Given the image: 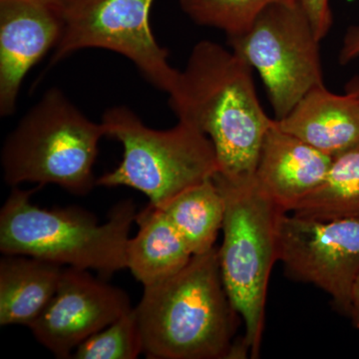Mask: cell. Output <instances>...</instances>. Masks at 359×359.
<instances>
[{"label": "cell", "mask_w": 359, "mask_h": 359, "mask_svg": "<svg viewBox=\"0 0 359 359\" xmlns=\"http://www.w3.org/2000/svg\"><path fill=\"white\" fill-rule=\"evenodd\" d=\"M135 222L139 230L129 240L127 269L144 287L166 280L185 268L193 254L162 209L149 204L136 215Z\"/></svg>", "instance_id": "cell-15"}, {"label": "cell", "mask_w": 359, "mask_h": 359, "mask_svg": "<svg viewBox=\"0 0 359 359\" xmlns=\"http://www.w3.org/2000/svg\"><path fill=\"white\" fill-rule=\"evenodd\" d=\"M359 57V25L347 28L342 45L340 47L339 61L340 65H346Z\"/></svg>", "instance_id": "cell-21"}, {"label": "cell", "mask_w": 359, "mask_h": 359, "mask_svg": "<svg viewBox=\"0 0 359 359\" xmlns=\"http://www.w3.org/2000/svg\"><path fill=\"white\" fill-rule=\"evenodd\" d=\"M224 201L219 266L231 306L245 325L243 337L252 358H259L266 295L278 261V222L283 212L256 177L230 181L214 177Z\"/></svg>", "instance_id": "cell-5"}, {"label": "cell", "mask_w": 359, "mask_h": 359, "mask_svg": "<svg viewBox=\"0 0 359 359\" xmlns=\"http://www.w3.org/2000/svg\"><path fill=\"white\" fill-rule=\"evenodd\" d=\"M318 39L323 40L334 23L330 0H299Z\"/></svg>", "instance_id": "cell-20"}, {"label": "cell", "mask_w": 359, "mask_h": 359, "mask_svg": "<svg viewBox=\"0 0 359 359\" xmlns=\"http://www.w3.org/2000/svg\"><path fill=\"white\" fill-rule=\"evenodd\" d=\"M102 122L91 121L60 89L49 88L9 133L1 151L4 181L57 185L73 195L93 190Z\"/></svg>", "instance_id": "cell-4"}, {"label": "cell", "mask_w": 359, "mask_h": 359, "mask_svg": "<svg viewBox=\"0 0 359 359\" xmlns=\"http://www.w3.org/2000/svg\"><path fill=\"white\" fill-rule=\"evenodd\" d=\"M63 268L36 257L4 255L0 261V325L29 327L55 294Z\"/></svg>", "instance_id": "cell-14"}, {"label": "cell", "mask_w": 359, "mask_h": 359, "mask_svg": "<svg viewBox=\"0 0 359 359\" xmlns=\"http://www.w3.org/2000/svg\"><path fill=\"white\" fill-rule=\"evenodd\" d=\"M101 122L106 137L122 144L123 158L114 170L97 178V186L129 187L163 209L219 172L211 140L188 123L178 120L171 129L150 128L127 106L106 110Z\"/></svg>", "instance_id": "cell-6"}, {"label": "cell", "mask_w": 359, "mask_h": 359, "mask_svg": "<svg viewBox=\"0 0 359 359\" xmlns=\"http://www.w3.org/2000/svg\"><path fill=\"white\" fill-rule=\"evenodd\" d=\"M346 93L351 94L359 102V75L351 77L344 86Z\"/></svg>", "instance_id": "cell-23"}, {"label": "cell", "mask_w": 359, "mask_h": 359, "mask_svg": "<svg viewBox=\"0 0 359 359\" xmlns=\"http://www.w3.org/2000/svg\"><path fill=\"white\" fill-rule=\"evenodd\" d=\"M276 1L280 0H178L194 23L222 30L226 39L244 34L262 11Z\"/></svg>", "instance_id": "cell-18"}, {"label": "cell", "mask_w": 359, "mask_h": 359, "mask_svg": "<svg viewBox=\"0 0 359 359\" xmlns=\"http://www.w3.org/2000/svg\"><path fill=\"white\" fill-rule=\"evenodd\" d=\"M334 158L278 128L275 122L264 135L255 177L283 212L325 179Z\"/></svg>", "instance_id": "cell-12"}, {"label": "cell", "mask_w": 359, "mask_h": 359, "mask_svg": "<svg viewBox=\"0 0 359 359\" xmlns=\"http://www.w3.org/2000/svg\"><path fill=\"white\" fill-rule=\"evenodd\" d=\"M135 311L148 358L228 359L238 314L224 289L219 248L144 287Z\"/></svg>", "instance_id": "cell-2"}, {"label": "cell", "mask_w": 359, "mask_h": 359, "mask_svg": "<svg viewBox=\"0 0 359 359\" xmlns=\"http://www.w3.org/2000/svg\"><path fill=\"white\" fill-rule=\"evenodd\" d=\"M347 316L353 321V327L359 330V275L354 282L353 292H351V304H349Z\"/></svg>", "instance_id": "cell-22"}, {"label": "cell", "mask_w": 359, "mask_h": 359, "mask_svg": "<svg viewBox=\"0 0 359 359\" xmlns=\"http://www.w3.org/2000/svg\"><path fill=\"white\" fill-rule=\"evenodd\" d=\"M304 218H359V147L337 156L316 190L292 208Z\"/></svg>", "instance_id": "cell-17"}, {"label": "cell", "mask_w": 359, "mask_h": 359, "mask_svg": "<svg viewBox=\"0 0 359 359\" xmlns=\"http://www.w3.org/2000/svg\"><path fill=\"white\" fill-rule=\"evenodd\" d=\"M229 47L259 73L276 120L311 89L325 85L320 42L299 0L269 4Z\"/></svg>", "instance_id": "cell-7"}, {"label": "cell", "mask_w": 359, "mask_h": 359, "mask_svg": "<svg viewBox=\"0 0 359 359\" xmlns=\"http://www.w3.org/2000/svg\"><path fill=\"white\" fill-rule=\"evenodd\" d=\"M169 105L180 121L211 140L219 175L235 182L255 177L264 135L275 119L259 103L252 68L235 51L211 40L198 42Z\"/></svg>", "instance_id": "cell-1"}, {"label": "cell", "mask_w": 359, "mask_h": 359, "mask_svg": "<svg viewBox=\"0 0 359 359\" xmlns=\"http://www.w3.org/2000/svg\"><path fill=\"white\" fill-rule=\"evenodd\" d=\"M278 261L292 280L323 290L335 308L348 313L359 275V218L318 219L283 212Z\"/></svg>", "instance_id": "cell-9"}, {"label": "cell", "mask_w": 359, "mask_h": 359, "mask_svg": "<svg viewBox=\"0 0 359 359\" xmlns=\"http://www.w3.org/2000/svg\"><path fill=\"white\" fill-rule=\"evenodd\" d=\"M143 353V342L135 308L75 349V359H135Z\"/></svg>", "instance_id": "cell-19"}, {"label": "cell", "mask_w": 359, "mask_h": 359, "mask_svg": "<svg viewBox=\"0 0 359 359\" xmlns=\"http://www.w3.org/2000/svg\"><path fill=\"white\" fill-rule=\"evenodd\" d=\"M214 177L187 189L162 209L193 256L214 249L223 226L224 201Z\"/></svg>", "instance_id": "cell-16"}, {"label": "cell", "mask_w": 359, "mask_h": 359, "mask_svg": "<svg viewBox=\"0 0 359 359\" xmlns=\"http://www.w3.org/2000/svg\"><path fill=\"white\" fill-rule=\"evenodd\" d=\"M132 309L124 290L88 269L63 268L57 290L29 325L37 341L58 358H70L82 342Z\"/></svg>", "instance_id": "cell-10"}, {"label": "cell", "mask_w": 359, "mask_h": 359, "mask_svg": "<svg viewBox=\"0 0 359 359\" xmlns=\"http://www.w3.org/2000/svg\"><path fill=\"white\" fill-rule=\"evenodd\" d=\"M65 32L58 0H0V115L14 114L33 66L57 46Z\"/></svg>", "instance_id": "cell-11"}, {"label": "cell", "mask_w": 359, "mask_h": 359, "mask_svg": "<svg viewBox=\"0 0 359 359\" xmlns=\"http://www.w3.org/2000/svg\"><path fill=\"white\" fill-rule=\"evenodd\" d=\"M278 128L332 158L359 147V102L351 94L330 92L325 85L311 89Z\"/></svg>", "instance_id": "cell-13"}, {"label": "cell", "mask_w": 359, "mask_h": 359, "mask_svg": "<svg viewBox=\"0 0 359 359\" xmlns=\"http://www.w3.org/2000/svg\"><path fill=\"white\" fill-rule=\"evenodd\" d=\"M32 191L13 187L0 211V250L63 266L93 269L111 276L127 269V248L136 219L133 201L113 208L108 221L99 224L80 208L41 209L32 202Z\"/></svg>", "instance_id": "cell-3"}, {"label": "cell", "mask_w": 359, "mask_h": 359, "mask_svg": "<svg viewBox=\"0 0 359 359\" xmlns=\"http://www.w3.org/2000/svg\"><path fill=\"white\" fill-rule=\"evenodd\" d=\"M65 32L51 58L60 62L82 49L100 48L129 59L155 88L173 91L180 71L169 51L153 34L150 11L154 0H58Z\"/></svg>", "instance_id": "cell-8"}]
</instances>
